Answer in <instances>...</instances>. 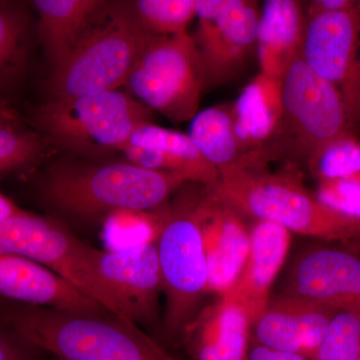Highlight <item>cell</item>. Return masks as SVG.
<instances>
[{
	"label": "cell",
	"instance_id": "1",
	"mask_svg": "<svg viewBox=\"0 0 360 360\" xmlns=\"http://www.w3.org/2000/svg\"><path fill=\"white\" fill-rule=\"evenodd\" d=\"M186 184L182 175L146 169L129 161L61 163L49 169L41 198L70 219L105 221L117 213L158 210Z\"/></svg>",
	"mask_w": 360,
	"mask_h": 360
},
{
	"label": "cell",
	"instance_id": "2",
	"mask_svg": "<svg viewBox=\"0 0 360 360\" xmlns=\"http://www.w3.org/2000/svg\"><path fill=\"white\" fill-rule=\"evenodd\" d=\"M0 321L58 360H177L134 322L103 312H73L15 304Z\"/></svg>",
	"mask_w": 360,
	"mask_h": 360
},
{
	"label": "cell",
	"instance_id": "3",
	"mask_svg": "<svg viewBox=\"0 0 360 360\" xmlns=\"http://www.w3.org/2000/svg\"><path fill=\"white\" fill-rule=\"evenodd\" d=\"M269 163L225 170L217 184L205 188L248 219L266 220L290 232L345 245L359 238L360 219L322 203L296 168L272 172Z\"/></svg>",
	"mask_w": 360,
	"mask_h": 360
},
{
	"label": "cell",
	"instance_id": "4",
	"mask_svg": "<svg viewBox=\"0 0 360 360\" xmlns=\"http://www.w3.org/2000/svg\"><path fill=\"white\" fill-rule=\"evenodd\" d=\"M155 35L139 25L129 4H104L89 20L49 80L52 99L118 89Z\"/></svg>",
	"mask_w": 360,
	"mask_h": 360
},
{
	"label": "cell",
	"instance_id": "5",
	"mask_svg": "<svg viewBox=\"0 0 360 360\" xmlns=\"http://www.w3.org/2000/svg\"><path fill=\"white\" fill-rule=\"evenodd\" d=\"M177 191L167 207L158 210L155 241L165 295V333L180 340L208 295V270L198 203L200 189Z\"/></svg>",
	"mask_w": 360,
	"mask_h": 360
},
{
	"label": "cell",
	"instance_id": "6",
	"mask_svg": "<svg viewBox=\"0 0 360 360\" xmlns=\"http://www.w3.org/2000/svg\"><path fill=\"white\" fill-rule=\"evenodd\" d=\"M151 110L120 90L51 99L32 110L35 129L72 153L103 155L120 150Z\"/></svg>",
	"mask_w": 360,
	"mask_h": 360
},
{
	"label": "cell",
	"instance_id": "7",
	"mask_svg": "<svg viewBox=\"0 0 360 360\" xmlns=\"http://www.w3.org/2000/svg\"><path fill=\"white\" fill-rule=\"evenodd\" d=\"M283 118L270 150L307 167L317 153L352 131L342 99L304 59H296L281 79ZM355 134V132H354Z\"/></svg>",
	"mask_w": 360,
	"mask_h": 360
},
{
	"label": "cell",
	"instance_id": "8",
	"mask_svg": "<svg viewBox=\"0 0 360 360\" xmlns=\"http://www.w3.org/2000/svg\"><path fill=\"white\" fill-rule=\"evenodd\" d=\"M125 85L141 103L170 122L193 120L205 82L191 35H155Z\"/></svg>",
	"mask_w": 360,
	"mask_h": 360
},
{
	"label": "cell",
	"instance_id": "9",
	"mask_svg": "<svg viewBox=\"0 0 360 360\" xmlns=\"http://www.w3.org/2000/svg\"><path fill=\"white\" fill-rule=\"evenodd\" d=\"M84 248L85 243L70 229L49 217L25 212L0 222V253L18 255L46 267L122 319L115 300L94 276Z\"/></svg>",
	"mask_w": 360,
	"mask_h": 360
},
{
	"label": "cell",
	"instance_id": "10",
	"mask_svg": "<svg viewBox=\"0 0 360 360\" xmlns=\"http://www.w3.org/2000/svg\"><path fill=\"white\" fill-rule=\"evenodd\" d=\"M260 9L251 0H198V26L191 35L205 90L226 84L245 70L257 51Z\"/></svg>",
	"mask_w": 360,
	"mask_h": 360
},
{
	"label": "cell",
	"instance_id": "11",
	"mask_svg": "<svg viewBox=\"0 0 360 360\" xmlns=\"http://www.w3.org/2000/svg\"><path fill=\"white\" fill-rule=\"evenodd\" d=\"M302 58L338 90L352 131L360 129V6L307 21Z\"/></svg>",
	"mask_w": 360,
	"mask_h": 360
},
{
	"label": "cell",
	"instance_id": "12",
	"mask_svg": "<svg viewBox=\"0 0 360 360\" xmlns=\"http://www.w3.org/2000/svg\"><path fill=\"white\" fill-rule=\"evenodd\" d=\"M85 257L122 319L150 324L163 292L160 259L153 239L123 250H103L85 243Z\"/></svg>",
	"mask_w": 360,
	"mask_h": 360
},
{
	"label": "cell",
	"instance_id": "13",
	"mask_svg": "<svg viewBox=\"0 0 360 360\" xmlns=\"http://www.w3.org/2000/svg\"><path fill=\"white\" fill-rule=\"evenodd\" d=\"M279 293L307 298L360 319V257L338 248H307L293 259Z\"/></svg>",
	"mask_w": 360,
	"mask_h": 360
},
{
	"label": "cell",
	"instance_id": "14",
	"mask_svg": "<svg viewBox=\"0 0 360 360\" xmlns=\"http://www.w3.org/2000/svg\"><path fill=\"white\" fill-rule=\"evenodd\" d=\"M208 270V293L224 296L243 270L250 252V227L238 212L201 186L198 203Z\"/></svg>",
	"mask_w": 360,
	"mask_h": 360
},
{
	"label": "cell",
	"instance_id": "15",
	"mask_svg": "<svg viewBox=\"0 0 360 360\" xmlns=\"http://www.w3.org/2000/svg\"><path fill=\"white\" fill-rule=\"evenodd\" d=\"M338 314L314 300L277 293L264 314L253 322L251 340L270 349L309 359Z\"/></svg>",
	"mask_w": 360,
	"mask_h": 360
},
{
	"label": "cell",
	"instance_id": "16",
	"mask_svg": "<svg viewBox=\"0 0 360 360\" xmlns=\"http://www.w3.org/2000/svg\"><path fill=\"white\" fill-rule=\"evenodd\" d=\"M290 231L266 220H253L250 252L238 281L224 296L245 310L251 323L271 300L272 286L283 269L290 246Z\"/></svg>",
	"mask_w": 360,
	"mask_h": 360
},
{
	"label": "cell",
	"instance_id": "17",
	"mask_svg": "<svg viewBox=\"0 0 360 360\" xmlns=\"http://www.w3.org/2000/svg\"><path fill=\"white\" fill-rule=\"evenodd\" d=\"M120 151L137 167L174 172L189 184L210 186L219 179V170L203 158L188 134L149 122L136 127Z\"/></svg>",
	"mask_w": 360,
	"mask_h": 360
},
{
	"label": "cell",
	"instance_id": "18",
	"mask_svg": "<svg viewBox=\"0 0 360 360\" xmlns=\"http://www.w3.org/2000/svg\"><path fill=\"white\" fill-rule=\"evenodd\" d=\"M0 298L63 311H108L51 270L6 253H0Z\"/></svg>",
	"mask_w": 360,
	"mask_h": 360
},
{
	"label": "cell",
	"instance_id": "19",
	"mask_svg": "<svg viewBox=\"0 0 360 360\" xmlns=\"http://www.w3.org/2000/svg\"><path fill=\"white\" fill-rule=\"evenodd\" d=\"M251 328L245 310L215 296L187 324L180 341L193 360H248Z\"/></svg>",
	"mask_w": 360,
	"mask_h": 360
},
{
	"label": "cell",
	"instance_id": "20",
	"mask_svg": "<svg viewBox=\"0 0 360 360\" xmlns=\"http://www.w3.org/2000/svg\"><path fill=\"white\" fill-rule=\"evenodd\" d=\"M307 16L302 2L267 0L260 11L257 51L260 72L283 79L290 66L302 58Z\"/></svg>",
	"mask_w": 360,
	"mask_h": 360
},
{
	"label": "cell",
	"instance_id": "21",
	"mask_svg": "<svg viewBox=\"0 0 360 360\" xmlns=\"http://www.w3.org/2000/svg\"><path fill=\"white\" fill-rule=\"evenodd\" d=\"M234 129L245 155L270 150L283 118L281 80L260 72L232 103Z\"/></svg>",
	"mask_w": 360,
	"mask_h": 360
},
{
	"label": "cell",
	"instance_id": "22",
	"mask_svg": "<svg viewBox=\"0 0 360 360\" xmlns=\"http://www.w3.org/2000/svg\"><path fill=\"white\" fill-rule=\"evenodd\" d=\"M105 4L98 0H35L37 32L53 68L68 56L89 20Z\"/></svg>",
	"mask_w": 360,
	"mask_h": 360
},
{
	"label": "cell",
	"instance_id": "23",
	"mask_svg": "<svg viewBox=\"0 0 360 360\" xmlns=\"http://www.w3.org/2000/svg\"><path fill=\"white\" fill-rule=\"evenodd\" d=\"M189 137L219 172L238 167L245 158L234 129L232 103L198 111L191 120Z\"/></svg>",
	"mask_w": 360,
	"mask_h": 360
},
{
	"label": "cell",
	"instance_id": "24",
	"mask_svg": "<svg viewBox=\"0 0 360 360\" xmlns=\"http://www.w3.org/2000/svg\"><path fill=\"white\" fill-rule=\"evenodd\" d=\"M30 16L23 4L0 1V89L15 84L30 56Z\"/></svg>",
	"mask_w": 360,
	"mask_h": 360
},
{
	"label": "cell",
	"instance_id": "25",
	"mask_svg": "<svg viewBox=\"0 0 360 360\" xmlns=\"http://www.w3.org/2000/svg\"><path fill=\"white\" fill-rule=\"evenodd\" d=\"M198 0H139L131 4L135 16L146 32L160 37L186 33L196 18Z\"/></svg>",
	"mask_w": 360,
	"mask_h": 360
},
{
	"label": "cell",
	"instance_id": "26",
	"mask_svg": "<svg viewBox=\"0 0 360 360\" xmlns=\"http://www.w3.org/2000/svg\"><path fill=\"white\" fill-rule=\"evenodd\" d=\"M315 179H341L360 184V139L348 132L331 142L307 165Z\"/></svg>",
	"mask_w": 360,
	"mask_h": 360
},
{
	"label": "cell",
	"instance_id": "27",
	"mask_svg": "<svg viewBox=\"0 0 360 360\" xmlns=\"http://www.w3.org/2000/svg\"><path fill=\"white\" fill-rule=\"evenodd\" d=\"M44 150L39 134L21 127H0V177L32 167Z\"/></svg>",
	"mask_w": 360,
	"mask_h": 360
},
{
	"label": "cell",
	"instance_id": "28",
	"mask_svg": "<svg viewBox=\"0 0 360 360\" xmlns=\"http://www.w3.org/2000/svg\"><path fill=\"white\" fill-rule=\"evenodd\" d=\"M309 360H360V319L342 312L336 314Z\"/></svg>",
	"mask_w": 360,
	"mask_h": 360
},
{
	"label": "cell",
	"instance_id": "29",
	"mask_svg": "<svg viewBox=\"0 0 360 360\" xmlns=\"http://www.w3.org/2000/svg\"><path fill=\"white\" fill-rule=\"evenodd\" d=\"M314 193L335 212L360 219V184L341 179H319Z\"/></svg>",
	"mask_w": 360,
	"mask_h": 360
},
{
	"label": "cell",
	"instance_id": "30",
	"mask_svg": "<svg viewBox=\"0 0 360 360\" xmlns=\"http://www.w3.org/2000/svg\"><path fill=\"white\" fill-rule=\"evenodd\" d=\"M37 352L13 329L0 328V360H37Z\"/></svg>",
	"mask_w": 360,
	"mask_h": 360
},
{
	"label": "cell",
	"instance_id": "31",
	"mask_svg": "<svg viewBox=\"0 0 360 360\" xmlns=\"http://www.w3.org/2000/svg\"><path fill=\"white\" fill-rule=\"evenodd\" d=\"M360 6L359 0H314L305 8L307 21L323 14L343 13Z\"/></svg>",
	"mask_w": 360,
	"mask_h": 360
},
{
	"label": "cell",
	"instance_id": "32",
	"mask_svg": "<svg viewBox=\"0 0 360 360\" xmlns=\"http://www.w3.org/2000/svg\"><path fill=\"white\" fill-rule=\"evenodd\" d=\"M248 360H309L302 355L278 352L270 348L262 347L251 340Z\"/></svg>",
	"mask_w": 360,
	"mask_h": 360
},
{
	"label": "cell",
	"instance_id": "33",
	"mask_svg": "<svg viewBox=\"0 0 360 360\" xmlns=\"http://www.w3.org/2000/svg\"><path fill=\"white\" fill-rule=\"evenodd\" d=\"M0 127H21L18 111L0 98Z\"/></svg>",
	"mask_w": 360,
	"mask_h": 360
},
{
	"label": "cell",
	"instance_id": "34",
	"mask_svg": "<svg viewBox=\"0 0 360 360\" xmlns=\"http://www.w3.org/2000/svg\"><path fill=\"white\" fill-rule=\"evenodd\" d=\"M25 212V210L18 207L13 200L0 193V222L11 219V217H16V215L21 214Z\"/></svg>",
	"mask_w": 360,
	"mask_h": 360
},
{
	"label": "cell",
	"instance_id": "35",
	"mask_svg": "<svg viewBox=\"0 0 360 360\" xmlns=\"http://www.w3.org/2000/svg\"><path fill=\"white\" fill-rule=\"evenodd\" d=\"M347 250L352 251L354 255H359L360 257V236L359 238L354 239L347 243Z\"/></svg>",
	"mask_w": 360,
	"mask_h": 360
},
{
	"label": "cell",
	"instance_id": "36",
	"mask_svg": "<svg viewBox=\"0 0 360 360\" xmlns=\"http://www.w3.org/2000/svg\"><path fill=\"white\" fill-rule=\"evenodd\" d=\"M1 300H1V298H0V302H1ZM1 304H2V303L0 302V307H1Z\"/></svg>",
	"mask_w": 360,
	"mask_h": 360
}]
</instances>
